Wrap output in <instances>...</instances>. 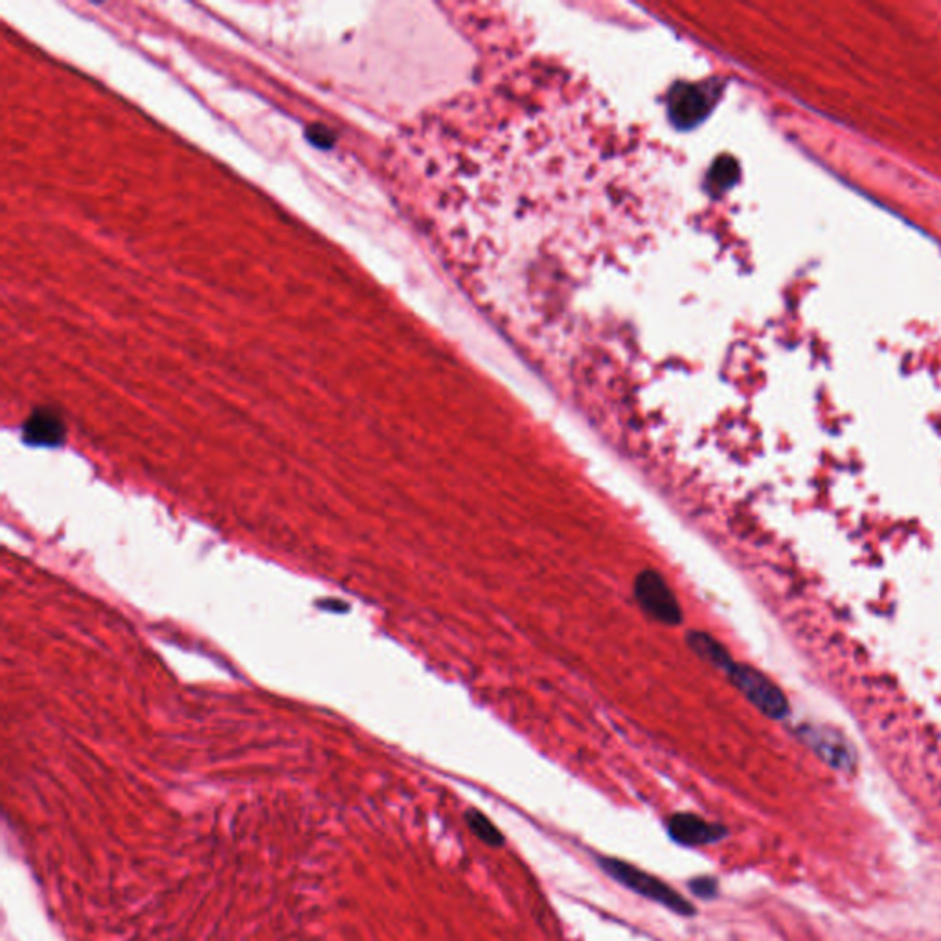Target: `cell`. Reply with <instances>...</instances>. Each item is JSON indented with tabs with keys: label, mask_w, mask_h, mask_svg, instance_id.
Returning <instances> with one entry per match:
<instances>
[{
	"label": "cell",
	"mask_w": 941,
	"mask_h": 941,
	"mask_svg": "<svg viewBox=\"0 0 941 941\" xmlns=\"http://www.w3.org/2000/svg\"><path fill=\"white\" fill-rule=\"evenodd\" d=\"M438 118L436 215L484 306L561 346L575 293L660 231L663 166L642 133L567 72H533Z\"/></svg>",
	"instance_id": "1"
},
{
	"label": "cell",
	"mask_w": 941,
	"mask_h": 941,
	"mask_svg": "<svg viewBox=\"0 0 941 941\" xmlns=\"http://www.w3.org/2000/svg\"><path fill=\"white\" fill-rule=\"evenodd\" d=\"M598 865L609 877H613L614 881L630 888L631 892L663 905L664 909L672 910L675 914L685 916V918L696 916V907L683 894L677 892L674 887H669L653 874H647L635 865L614 859V857H598Z\"/></svg>",
	"instance_id": "2"
},
{
	"label": "cell",
	"mask_w": 941,
	"mask_h": 941,
	"mask_svg": "<svg viewBox=\"0 0 941 941\" xmlns=\"http://www.w3.org/2000/svg\"><path fill=\"white\" fill-rule=\"evenodd\" d=\"M730 679L733 685L738 686L741 694L749 699L752 705L758 706L763 713L774 719L787 713V701L783 697L782 691L778 690L776 686L772 685L771 680L766 679L765 675L760 672L749 668V666H739L732 664L728 668Z\"/></svg>",
	"instance_id": "3"
},
{
	"label": "cell",
	"mask_w": 941,
	"mask_h": 941,
	"mask_svg": "<svg viewBox=\"0 0 941 941\" xmlns=\"http://www.w3.org/2000/svg\"><path fill=\"white\" fill-rule=\"evenodd\" d=\"M635 594L644 611L652 614L653 618L666 625L680 624L683 614H680L679 602L663 575L653 570L642 572L636 578Z\"/></svg>",
	"instance_id": "4"
},
{
	"label": "cell",
	"mask_w": 941,
	"mask_h": 941,
	"mask_svg": "<svg viewBox=\"0 0 941 941\" xmlns=\"http://www.w3.org/2000/svg\"><path fill=\"white\" fill-rule=\"evenodd\" d=\"M668 835L674 843L696 848L706 844L719 843L727 837L728 829L717 822H708L694 813H677L668 818Z\"/></svg>",
	"instance_id": "5"
},
{
	"label": "cell",
	"mask_w": 941,
	"mask_h": 941,
	"mask_svg": "<svg viewBox=\"0 0 941 941\" xmlns=\"http://www.w3.org/2000/svg\"><path fill=\"white\" fill-rule=\"evenodd\" d=\"M24 440L33 447H57L65 440V423L50 411H35L24 425Z\"/></svg>",
	"instance_id": "6"
},
{
	"label": "cell",
	"mask_w": 941,
	"mask_h": 941,
	"mask_svg": "<svg viewBox=\"0 0 941 941\" xmlns=\"http://www.w3.org/2000/svg\"><path fill=\"white\" fill-rule=\"evenodd\" d=\"M467 827H469L470 833L475 835L478 840L487 844L489 848H503L504 844H506V838H504L503 832L498 829L495 824H493L489 818H487L484 813H480L478 810H467L466 815Z\"/></svg>",
	"instance_id": "7"
},
{
	"label": "cell",
	"mask_w": 941,
	"mask_h": 941,
	"mask_svg": "<svg viewBox=\"0 0 941 941\" xmlns=\"http://www.w3.org/2000/svg\"><path fill=\"white\" fill-rule=\"evenodd\" d=\"M691 646L696 647V652L701 655V657L708 658L710 663L716 664V666H721V668H730L732 663H730V658H728L727 653L722 649L716 641H711L710 636L705 635H694L691 636Z\"/></svg>",
	"instance_id": "8"
},
{
	"label": "cell",
	"mask_w": 941,
	"mask_h": 941,
	"mask_svg": "<svg viewBox=\"0 0 941 941\" xmlns=\"http://www.w3.org/2000/svg\"><path fill=\"white\" fill-rule=\"evenodd\" d=\"M688 887L697 898L713 899L717 896V879H713V877H696V879H691Z\"/></svg>",
	"instance_id": "9"
}]
</instances>
